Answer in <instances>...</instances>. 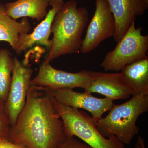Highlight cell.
Instances as JSON below:
<instances>
[{
	"label": "cell",
	"instance_id": "obj_1",
	"mask_svg": "<svg viewBox=\"0 0 148 148\" xmlns=\"http://www.w3.org/2000/svg\"><path fill=\"white\" fill-rule=\"evenodd\" d=\"M54 101L51 90L31 84L25 106L10 128L9 140L27 148H58L68 137Z\"/></svg>",
	"mask_w": 148,
	"mask_h": 148
},
{
	"label": "cell",
	"instance_id": "obj_2",
	"mask_svg": "<svg viewBox=\"0 0 148 148\" xmlns=\"http://www.w3.org/2000/svg\"><path fill=\"white\" fill-rule=\"evenodd\" d=\"M88 19L87 8L78 7L76 0L64 3L56 14L51 24L53 37L45 61L50 63L61 56L78 53Z\"/></svg>",
	"mask_w": 148,
	"mask_h": 148
},
{
	"label": "cell",
	"instance_id": "obj_3",
	"mask_svg": "<svg viewBox=\"0 0 148 148\" xmlns=\"http://www.w3.org/2000/svg\"><path fill=\"white\" fill-rule=\"evenodd\" d=\"M148 111V95L132 96L120 105H114L106 117L95 122L103 137L114 135L124 145H129L140 129L136 125L138 117Z\"/></svg>",
	"mask_w": 148,
	"mask_h": 148
},
{
	"label": "cell",
	"instance_id": "obj_4",
	"mask_svg": "<svg viewBox=\"0 0 148 148\" xmlns=\"http://www.w3.org/2000/svg\"><path fill=\"white\" fill-rule=\"evenodd\" d=\"M54 106L68 138L76 136L92 148H125L114 135L103 137L96 128L95 121L86 113L64 106L55 99Z\"/></svg>",
	"mask_w": 148,
	"mask_h": 148
},
{
	"label": "cell",
	"instance_id": "obj_5",
	"mask_svg": "<svg viewBox=\"0 0 148 148\" xmlns=\"http://www.w3.org/2000/svg\"><path fill=\"white\" fill-rule=\"evenodd\" d=\"M113 50L107 53L101 66L105 71H121L129 64L147 56L148 36L142 35V29L136 28L135 22Z\"/></svg>",
	"mask_w": 148,
	"mask_h": 148
},
{
	"label": "cell",
	"instance_id": "obj_6",
	"mask_svg": "<svg viewBox=\"0 0 148 148\" xmlns=\"http://www.w3.org/2000/svg\"><path fill=\"white\" fill-rule=\"evenodd\" d=\"M95 13L80 48L82 53L91 52L115 33V21L107 0H95Z\"/></svg>",
	"mask_w": 148,
	"mask_h": 148
},
{
	"label": "cell",
	"instance_id": "obj_7",
	"mask_svg": "<svg viewBox=\"0 0 148 148\" xmlns=\"http://www.w3.org/2000/svg\"><path fill=\"white\" fill-rule=\"evenodd\" d=\"M91 71L85 70L72 73L57 70L50 63L44 61L38 73L32 79L31 84L45 87L51 90L73 89L75 88L85 89L92 79Z\"/></svg>",
	"mask_w": 148,
	"mask_h": 148
},
{
	"label": "cell",
	"instance_id": "obj_8",
	"mask_svg": "<svg viewBox=\"0 0 148 148\" xmlns=\"http://www.w3.org/2000/svg\"><path fill=\"white\" fill-rule=\"evenodd\" d=\"M33 73V69L21 64L16 57L14 58L11 84L5 102L11 127L16 123L25 106L27 93L32 84Z\"/></svg>",
	"mask_w": 148,
	"mask_h": 148
},
{
	"label": "cell",
	"instance_id": "obj_9",
	"mask_svg": "<svg viewBox=\"0 0 148 148\" xmlns=\"http://www.w3.org/2000/svg\"><path fill=\"white\" fill-rule=\"evenodd\" d=\"M51 91L58 103L73 108L88 111L95 122L102 119L103 114L110 111L114 105L112 99L97 98L89 92H78L69 88Z\"/></svg>",
	"mask_w": 148,
	"mask_h": 148
},
{
	"label": "cell",
	"instance_id": "obj_10",
	"mask_svg": "<svg viewBox=\"0 0 148 148\" xmlns=\"http://www.w3.org/2000/svg\"><path fill=\"white\" fill-rule=\"evenodd\" d=\"M116 23L114 40L118 42L135 22L148 8V0H107Z\"/></svg>",
	"mask_w": 148,
	"mask_h": 148
},
{
	"label": "cell",
	"instance_id": "obj_11",
	"mask_svg": "<svg viewBox=\"0 0 148 148\" xmlns=\"http://www.w3.org/2000/svg\"><path fill=\"white\" fill-rule=\"evenodd\" d=\"M84 90L86 92L102 94L113 101L125 100L132 95L120 73L92 71L91 81Z\"/></svg>",
	"mask_w": 148,
	"mask_h": 148
},
{
	"label": "cell",
	"instance_id": "obj_12",
	"mask_svg": "<svg viewBox=\"0 0 148 148\" xmlns=\"http://www.w3.org/2000/svg\"><path fill=\"white\" fill-rule=\"evenodd\" d=\"M64 0H50L51 8L47 15L31 34H22L19 36L15 52L20 55L24 51L35 45L44 46L49 49L51 45L49 40L51 26L56 14L64 5Z\"/></svg>",
	"mask_w": 148,
	"mask_h": 148
},
{
	"label": "cell",
	"instance_id": "obj_13",
	"mask_svg": "<svg viewBox=\"0 0 148 148\" xmlns=\"http://www.w3.org/2000/svg\"><path fill=\"white\" fill-rule=\"evenodd\" d=\"M132 96L148 95V57L125 66L121 71Z\"/></svg>",
	"mask_w": 148,
	"mask_h": 148
},
{
	"label": "cell",
	"instance_id": "obj_14",
	"mask_svg": "<svg viewBox=\"0 0 148 148\" xmlns=\"http://www.w3.org/2000/svg\"><path fill=\"white\" fill-rule=\"evenodd\" d=\"M50 0H17L4 4L6 13L14 20L30 17L42 21L47 15Z\"/></svg>",
	"mask_w": 148,
	"mask_h": 148
},
{
	"label": "cell",
	"instance_id": "obj_15",
	"mask_svg": "<svg viewBox=\"0 0 148 148\" xmlns=\"http://www.w3.org/2000/svg\"><path fill=\"white\" fill-rule=\"evenodd\" d=\"M32 26L27 17L18 22L7 14L4 4L0 3V41L8 43L16 50L19 36L29 33Z\"/></svg>",
	"mask_w": 148,
	"mask_h": 148
},
{
	"label": "cell",
	"instance_id": "obj_16",
	"mask_svg": "<svg viewBox=\"0 0 148 148\" xmlns=\"http://www.w3.org/2000/svg\"><path fill=\"white\" fill-rule=\"evenodd\" d=\"M14 58L7 49H0V100L5 102L10 88Z\"/></svg>",
	"mask_w": 148,
	"mask_h": 148
},
{
	"label": "cell",
	"instance_id": "obj_17",
	"mask_svg": "<svg viewBox=\"0 0 148 148\" xmlns=\"http://www.w3.org/2000/svg\"><path fill=\"white\" fill-rule=\"evenodd\" d=\"M10 125L6 110L5 102L0 100V136L8 138Z\"/></svg>",
	"mask_w": 148,
	"mask_h": 148
},
{
	"label": "cell",
	"instance_id": "obj_18",
	"mask_svg": "<svg viewBox=\"0 0 148 148\" xmlns=\"http://www.w3.org/2000/svg\"><path fill=\"white\" fill-rule=\"evenodd\" d=\"M58 148H92L84 142L77 140L74 137L68 138Z\"/></svg>",
	"mask_w": 148,
	"mask_h": 148
},
{
	"label": "cell",
	"instance_id": "obj_19",
	"mask_svg": "<svg viewBox=\"0 0 148 148\" xmlns=\"http://www.w3.org/2000/svg\"><path fill=\"white\" fill-rule=\"evenodd\" d=\"M0 148H27L22 145L10 141L8 138L0 136Z\"/></svg>",
	"mask_w": 148,
	"mask_h": 148
},
{
	"label": "cell",
	"instance_id": "obj_20",
	"mask_svg": "<svg viewBox=\"0 0 148 148\" xmlns=\"http://www.w3.org/2000/svg\"><path fill=\"white\" fill-rule=\"evenodd\" d=\"M138 143H140L142 148H146L145 145V141H144V139L141 136H138Z\"/></svg>",
	"mask_w": 148,
	"mask_h": 148
},
{
	"label": "cell",
	"instance_id": "obj_21",
	"mask_svg": "<svg viewBox=\"0 0 148 148\" xmlns=\"http://www.w3.org/2000/svg\"><path fill=\"white\" fill-rule=\"evenodd\" d=\"M135 148H142L141 146L140 145V143L137 142V144H136V146H135Z\"/></svg>",
	"mask_w": 148,
	"mask_h": 148
}]
</instances>
